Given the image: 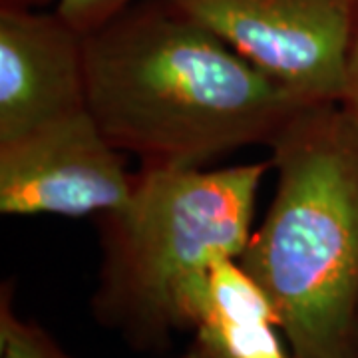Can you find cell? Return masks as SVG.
Listing matches in <instances>:
<instances>
[{"instance_id": "cell-10", "label": "cell", "mask_w": 358, "mask_h": 358, "mask_svg": "<svg viewBox=\"0 0 358 358\" xmlns=\"http://www.w3.org/2000/svg\"><path fill=\"white\" fill-rule=\"evenodd\" d=\"M346 108H350L355 114H358V16L355 40H352V50H350V62H348V76H346V88L343 102Z\"/></svg>"}, {"instance_id": "cell-6", "label": "cell", "mask_w": 358, "mask_h": 358, "mask_svg": "<svg viewBox=\"0 0 358 358\" xmlns=\"http://www.w3.org/2000/svg\"><path fill=\"white\" fill-rule=\"evenodd\" d=\"M84 110L86 34L58 13L0 6V143Z\"/></svg>"}, {"instance_id": "cell-2", "label": "cell", "mask_w": 358, "mask_h": 358, "mask_svg": "<svg viewBox=\"0 0 358 358\" xmlns=\"http://www.w3.org/2000/svg\"><path fill=\"white\" fill-rule=\"evenodd\" d=\"M277 187L237 259L299 358H350L358 303V114L305 103L268 143Z\"/></svg>"}, {"instance_id": "cell-5", "label": "cell", "mask_w": 358, "mask_h": 358, "mask_svg": "<svg viewBox=\"0 0 358 358\" xmlns=\"http://www.w3.org/2000/svg\"><path fill=\"white\" fill-rule=\"evenodd\" d=\"M90 110L0 143L2 215H103L126 203L136 176Z\"/></svg>"}, {"instance_id": "cell-9", "label": "cell", "mask_w": 358, "mask_h": 358, "mask_svg": "<svg viewBox=\"0 0 358 358\" xmlns=\"http://www.w3.org/2000/svg\"><path fill=\"white\" fill-rule=\"evenodd\" d=\"M131 2L134 0H58L56 13L68 24L88 34L124 13L128 6H131Z\"/></svg>"}, {"instance_id": "cell-12", "label": "cell", "mask_w": 358, "mask_h": 358, "mask_svg": "<svg viewBox=\"0 0 358 358\" xmlns=\"http://www.w3.org/2000/svg\"><path fill=\"white\" fill-rule=\"evenodd\" d=\"M46 0H2V6H18V8H34Z\"/></svg>"}, {"instance_id": "cell-11", "label": "cell", "mask_w": 358, "mask_h": 358, "mask_svg": "<svg viewBox=\"0 0 358 358\" xmlns=\"http://www.w3.org/2000/svg\"><path fill=\"white\" fill-rule=\"evenodd\" d=\"M350 358H358V303L352 319V333H350Z\"/></svg>"}, {"instance_id": "cell-3", "label": "cell", "mask_w": 358, "mask_h": 358, "mask_svg": "<svg viewBox=\"0 0 358 358\" xmlns=\"http://www.w3.org/2000/svg\"><path fill=\"white\" fill-rule=\"evenodd\" d=\"M268 167L141 166L128 201L100 215L102 267L92 301L100 322L143 350L189 331V294L217 263L245 251Z\"/></svg>"}, {"instance_id": "cell-7", "label": "cell", "mask_w": 358, "mask_h": 358, "mask_svg": "<svg viewBox=\"0 0 358 358\" xmlns=\"http://www.w3.org/2000/svg\"><path fill=\"white\" fill-rule=\"evenodd\" d=\"M192 345L185 358H299L282 338L279 320L237 259L209 271L187 303Z\"/></svg>"}, {"instance_id": "cell-4", "label": "cell", "mask_w": 358, "mask_h": 358, "mask_svg": "<svg viewBox=\"0 0 358 358\" xmlns=\"http://www.w3.org/2000/svg\"><path fill=\"white\" fill-rule=\"evenodd\" d=\"M305 103L343 102L358 0H169Z\"/></svg>"}, {"instance_id": "cell-1", "label": "cell", "mask_w": 358, "mask_h": 358, "mask_svg": "<svg viewBox=\"0 0 358 358\" xmlns=\"http://www.w3.org/2000/svg\"><path fill=\"white\" fill-rule=\"evenodd\" d=\"M86 88L103 136L141 166L203 167L268 145L305 106L169 0L86 34Z\"/></svg>"}, {"instance_id": "cell-8", "label": "cell", "mask_w": 358, "mask_h": 358, "mask_svg": "<svg viewBox=\"0 0 358 358\" xmlns=\"http://www.w3.org/2000/svg\"><path fill=\"white\" fill-rule=\"evenodd\" d=\"M0 358H70L38 324L14 313L10 289L0 299Z\"/></svg>"}]
</instances>
